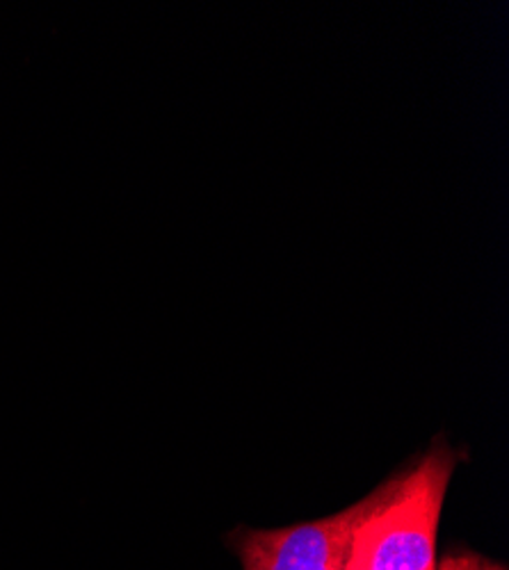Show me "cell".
<instances>
[{
    "label": "cell",
    "instance_id": "cell-1",
    "mask_svg": "<svg viewBox=\"0 0 509 570\" xmlns=\"http://www.w3.org/2000/svg\"><path fill=\"white\" fill-rule=\"evenodd\" d=\"M459 450L443 436L378 487L352 554L363 570H430L437 566L439 522Z\"/></svg>",
    "mask_w": 509,
    "mask_h": 570
},
{
    "label": "cell",
    "instance_id": "cell-2",
    "mask_svg": "<svg viewBox=\"0 0 509 570\" xmlns=\"http://www.w3.org/2000/svg\"><path fill=\"white\" fill-rule=\"evenodd\" d=\"M378 502V489L339 513L276 530L238 528L226 546L243 570H345L354 539Z\"/></svg>",
    "mask_w": 509,
    "mask_h": 570
},
{
    "label": "cell",
    "instance_id": "cell-3",
    "mask_svg": "<svg viewBox=\"0 0 509 570\" xmlns=\"http://www.w3.org/2000/svg\"><path fill=\"white\" fill-rule=\"evenodd\" d=\"M434 570H509V568L473 550H450L441 557V561H437Z\"/></svg>",
    "mask_w": 509,
    "mask_h": 570
},
{
    "label": "cell",
    "instance_id": "cell-4",
    "mask_svg": "<svg viewBox=\"0 0 509 570\" xmlns=\"http://www.w3.org/2000/svg\"><path fill=\"white\" fill-rule=\"evenodd\" d=\"M345 570H363V568H361V563L356 561V557L352 554V557H350V563L345 566Z\"/></svg>",
    "mask_w": 509,
    "mask_h": 570
},
{
    "label": "cell",
    "instance_id": "cell-5",
    "mask_svg": "<svg viewBox=\"0 0 509 570\" xmlns=\"http://www.w3.org/2000/svg\"><path fill=\"white\" fill-rule=\"evenodd\" d=\"M430 570H434V568H430Z\"/></svg>",
    "mask_w": 509,
    "mask_h": 570
}]
</instances>
